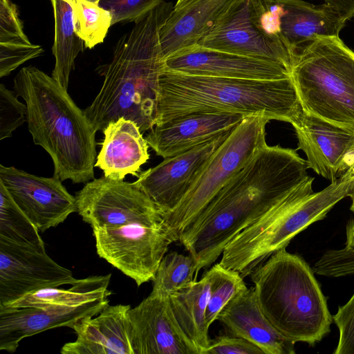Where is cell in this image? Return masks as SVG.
I'll return each mask as SVG.
<instances>
[{"label": "cell", "instance_id": "1", "mask_svg": "<svg viewBox=\"0 0 354 354\" xmlns=\"http://www.w3.org/2000/svg\"><path fill=\"white\" fill-rule=\"evenodd\" d=\"M296 150L265 144L179 235L196 260V275L222 254L226 245L283 200L309 176Z\"/></svg>", "mask_w": 354, "mask_h": 354}, {"label": "cell", "instance_id": "2", "mask_svg": "<svg viewBox=\"0 0 354 354\" xmlns=\"http://www.w3.org/2000/svg\"><path fill=\"white\" fill-rule=\"evenodd\" d=\"M174 6L164 1L136 21L116 43L111 61L96 69L103 84L84 110L96 131L121 117L135 122L142 133L155 126L164 69L159 32Z\"/></svg>", "mask_w": 354, "mask_h": 354}, {"label": "cell", "instance_id": "3", "mask_svg": "<svg viewBox=\"0 0 354 354\" xmlns=\"http://www.w3.org/2000/svg\"><path fill=\"white\" fill-rule=\"evenodd\" d=\"M14 89L26 104V122L33 142L53 160V176L73 183L94 179L96 131L67 89L32 66L18 72Z\"/></svg>", "mask_w": 354, "mask_h": 354}, {"label": "cell", "instance_id": "4", "mask_svg": "<svg viewBox=\"0 0 354 354\" xmlns=\"http://www.w3.org/2000/svg\"><path fill=\"white\" fill-rule=\"evenodd\" d=\"M192 113L262 115L294 125L304 113L292 77L252 80L189 75L164 69L156 124Z\"/></svg>", "mask_w": 354, "mask_h": 354}, {"label": "cell", "instance_id": "5", "mask_svg": "<svg viewBox=\"0 0 354 354\" xmlns=\"http://www.w3.org/2000/svg\"><path fill=\"white\" fill-rule=\"evenodd\" d=\"M314 274L304 259L283 248L250 274L262 312L295 343L314 345L330 332L333 322Z\"/></svg>", "mask_w": 354, "mask_h": 354}, {"label": "cell", "instance_id": "6", "mask_svg": "<svg viewBox=\"0 0 354 354\" xmlns=\"http://www.w3.org/2000/svg\"><path fill=\"white\" fill-rule=\"evenodd\" d=\"M309 176L256 222L225 247L220 263L244 278L312 223L323 219L342 199L354 191V178L342 176L314 193Z\"/></svg>", "mask_w": 354, "mask_h": 354}, {"label": "cell", "instance_id": "7", "mask_svg": "<svg viewBox=\"0 0 354 354\" xmlns=\"http://www.w3.org/2000/svg\"><path fill=\"white\" fill-rule=\"evenodd\" d=\"M291 77L304 112L354 132V51L317 36L293 56Z\"/></svg>", "mask_w": 354, "mask_h": 354}, {"label": "cell", "instance_id": "8", "mask_svg": "<svg viewBox=\"0 0 354 354\" xmlns=\"http://www.w3.org/2000/svg\"><path fill=\"white\" fill-rule=\"evenodd\" d=\"M269 121L262 115L245 116L212 154L178 205L165 214L178 238L228 180L266 144V126Z\"/></svg>", "mask_w": 354, "mask_h": 354}, {"label": "cell", "instance_id": "9", "mask_svg": "<svg viewBox=\"0 0 354 354\" xmlns=\"http://www.w3.org/2000/svg\"><path fill=\"white\" fill-rule=\"evenodd\" d=\"M98 256L138 286L153 281L159 264L174 242L178 241L167 221L129 223L93 230Z\"/></svg>", "mask_w": 354, "mask_h": 354}, {"label": "cell", "instance_id": "10", "mask_svg": "<svg viewBox=\"0 0 354 354\" xmlns=\"http://www.w3.org/2000/svg\"><path fill=\"white\" fill-rule=\"evenodd\" d=\"M77 212L93 230L129 223L166 221L150 198L134 183L104 176L87 182L75 194Z\"/></svg>", "mask_w": 354, "mask_h": 354}, {"label": "cell", "instance_id": "11", "mask_svg": "<svg viewBox=\"0 0 354 354\" xmlns=\"http://www.w3.org/2000/svg\"><path fill=\"white\" fill-rule=\"evenodd\" d=\"M264 1H239L198 44L205 48L277 62L291 71L290 53L280 39L268 35L261 21Z\"/></svg>", "mask_w": 354, "mask_h": 354}, {"label": "cell", "instance_id": "12", "mask_svg": "<svg viewBox=\"0 0 354 354\" xmlns=\"http://www.w3.org/2000/svg\"><path fill=\"white\" fill-rule=\"evenodd\" d=\"M79 279L57 263L46 250L0 240V305H7L32 291L73 285Z\"/></svg>", "mask_w": 354, "mask_h": 354}, {"label": "cell", "instance_id": "13", "mask_svg": "<svg viewBox=\"0 0 354 354\" xmlns=\"http://www.w3.org/2000/svg\"><path fill=\"white\" fill-rule=\"evenodd\" d=\"M55 177L37 176L14 167L0 165V183L41 232L55 227L77 212L72 196Z\"/></svg>", "mask_w": 354, "mask_h": 354}, {"label": "cell", "instance_id": "14", "mask_svg": "<svg viewBox=\"0 0 354 354\" xmlns=\"http://www.w3.org/2000/svg\"><path fill=\"white\" fill-rule=\"evenodd\" d=\"M230 133L164 158L156 167L140 171L134 183L162 212L170 213L183 200L202 169Z\"/></svg>", "mask_w": 354, "mask_h": 354}, {"label": "cell", "instance_id": "15", "mask_svg": "<svg viewBox=\"0 0 354 354\" xmlns=\"http://www.w3.org/2000/svg\"><path fill=\"white\" fill-rule=\"evenodd\" d=\"M165 69L196 75L281 80L291 77V71L277 62L205 48L196 44L164 59Z\"/></svg>", "mask_w": 354, "mask_h": 354}, {"label": "cell", "instance_id": "16", "mask_svg": "<svg viewBox=\"0 0 354 354\" xmlns=\"http://www.w3.org/2000/svg\"><path fill=\"white\" fill-rule=\"evenodd\" d=\"M133 354H200L178 325L169 298L149 295L128 311Z\"/></svg>", "mask_w": 354, "mask_h": 354}, {"label": "cell", "instance_id": "17", "mask_svg": "<svg viewBox=\"0 0 354 354\" xmlns=\"http://www.w3.org/2000/svg\"><path fill=\"white\" fill-rule=\"evenodd\" d=\"M292 126L308 168L331 183L346 172L354 153V132L304 111Z\"/></svg>", "mask_w": 354, "mask_h": 354}, {"label": "cell", "instance_id": "18", "mask_svg": "<svg viewBox=\"0 0 354 354\" xmlns=\"http://www.w3.org/2000/svg\"><path fill=\"white\" fill-rule=\"evenodd\" d=\"M109 302V297H104L71 307L0 305V350L12 353L25 337L58 327L73 328L80 320L96 315Z\"/></svg>", "mask_w": 354, "mask_h": 354}, {"label": "cell", "instance_id": "19", "mask_svg": "<svg viewBox=\"0 0 354 354\" xmlns=\"http://www.w3.org/2000/svg\"><path fill=\"white\" fill-rule=\"evenodd\" d=\"M244 117L236 113H192L155 125L145 139L156 155L166 158L231 132Z\"/></svg>", "mask_w": 354, "mask_h": 354}, {"label": "cell", "instance_id": "20", "mask_svg": "<svg viewBox=\"0 0 354 354\" xmlns=\"http://www.w3.org/2000/svg\"><path fill=\"white\" fill-rule=\"evenodd\" d=\"M226 330L260 348L264 354H295V342L281 334L262 312L254 287L235 295L218 315Z\"/></svg>", "mask_w": 354, "mask_h": 354}, {"label": "cell", "instance_id": "21", "mask_svg": "<svg viewBox=\"0 0 354 354\" xmlns=\"http://www.w3.org/2000/svg\"><path fill=\"white\" fill-rule=\"evenodd\" d=\"M130 305H106L72 328L77 339L66 343L62 354H133L128 311Z\"/></svg>", "mask_w": 354, "mask_h": 354}, {"label": "cell", "instance_id": "22", "mask_svg": "<svg viewBox=\"0 0 354 354\" xmlns=\"http://www.w3.org/2000/svg\"><path fill=\"white\" fill-rule=\"evenodd\" d=\"M239 1L192 0L174 8L159 32L164 59L198 44Z\"/></svg>", "mask_w": 354, "mask_h": 354}, {"label": "cell", "instance_id": "23", "mask_svg": "<svg viewBox=\"0 0 354 354\" xmlns=\"http://www.w3.org/2000/svg\"><path fill=\"white\" fill-rule=\"evenodd\" d=\"M95 167L105 177L124 180L127 175L138 176L149 158V145L137 124L121 117L107 124Z\"/></svg>", "mask_w": 354, "mask_h": 354}, {"label": "cell", "instance_id": "24", "mask_svg": "<svg viewBox=\"0 0 354 354\" xmlns=\"http://www.w3.org/2000/svg\"><path fill=\"white\" fill-rule=\"evenodd\" d=\"M282 8L281 39L294 55L317 36H339L346 20L333 8L303 0H275Z\"/></svg>", "mask_w": 354, "mask_h": 354}, {"label": "cell", "instance_id": "25", "mask_svg": "<svg viewBox=\"0 0 354 354\" xmlns=\"http://www.w3.org/2000/svg\"><path fill=\"white\" fill-rule=\"evenodd\" d=\"M212 275L209 269L198 281L169 297L174 315L182 330L204 354L210 345L206 309L209 297Z\"/></svg>", "mask_w": 354, "mask_h": 354}, {"label": "cell", "instance_id": "26", "mask_svg": "<svg viewBox=\"0 0 354 354\" xmlns=\"http://www.w3.org/2000/svg\"><path fill=\"white\" fill-rule=\"evenodd\" d=\"M111 274L91 276L79 281L68 289L58 287L32 291L3 306L21 307H71L109 297L108 289Z\"/></svg>", "mask_w": 354, "mask_h": 354}, {"label": "cell", "instance_id": "27", "mask_svg": "<svg viewBox=\"0 0 354 354\" xmlns=\"http://www.w3.org/2000/svg\"><path fill=\"white\" fill-rule=\"evenodd\" d=\"M54 15L55 37L52 48L55 59L52 77L68 89L75 59L84 50V42L74 31L73 11L66 0H50Z\"/></svg>", "mask_w": 354, "mask_h": 354}, {"label": "cell", "instance_id": "28", "mask_svg": "<svg viewBox=\"0 0 354 354\" xmlns=\"http://www.w3.org/2000/svg\"><path fill=\"white\" fill-rule=\"evenodd\" d=\"M39 232L0 183V240L44 250Z\"/></svg>", "mask_w": 354, "mask_h": 354}, {"label": "cell", "instance_id": "29", "mask_svg": "<svg viewBox=\"0 0 354 354\" xmlns=\"http://www.w3.org/2000/svg\"><path fill=\"white\" fill-rule=\"evenodd\" d=\"M196 262L191 254L184 255L177 252L166 253L161 260L153 281L152 296L169 298L184 289L194 281Z\"/></svg>", "mask_w": 354, "mask_h": 354}, {"label": "cell", "instance_id": "30", "mask_svg": "<svg viewBox=\"0 0 354 354\" xmlns=\"http://www.w3.org/2000/svg\"><path fill=\"white\" fill-rule=\"evenodd\" d=\"M73 11L74 31L84 44L91 49L103 42L112 26L110 12L100 3L88 0H66Z\"/></svg>", "mask_w": 354, "mask_h": 354}, {"label": "cell", "instance_id": "31", "mask_svg": "<svg viewBox=\"0 0 354 354\" xmlns=\"http://www.w3.org/2000/svg\"><path fill=\"white\" fill-rule=\"evenodd\" d=\"M212 280L206 309L209 326L216 320L225 306L238 293L248 288L243 277L238 272L223 266L220 263L209 269Z\"/></svg>", "mask_w": 354, "mask_h": 354}, {"label": "cell", "instance_id": "32", "mask_svg": "<svg viewBox=\"0 0 354 354\" xmlns=\"http://www.w3.org/2000/svg\"><path fill=\"white\" fill-rule=\"evenodd\" d=\"M35 45L24 32L17 6L10 0H0V50H28Z\"/></svg>", "mask_w": 354, "mask_h": 354}, {"label": "cell", "instance_id": "33", "mask_svg": "<svg viewBox=\"0 0 354 354\" xmlns=\"http://www.w3.org/2000/svg\"><path fill=\"white\" fill-rule=\"evenodd\" d=\"M26 104L15 93L0 84V140L12 136V132L26 122Z\"/></svg>", "mask_w": 354, "mask_h": 354}, {"label": "cell", "instance_id": "34", "mask_svg": "<svg viewBox=\"0 0 354 354\" xmlns=\"http://www.w3.org/2000/svg\"><path fill=\"white\" fill-rule=\"evenodd\" d=\"M165 0H101L100 6L112 17V25L136 22Z\"/></svg>", "mask_w": 354, "mask_h": 354}, {"label": "cell", "instance_id": "35", "mask_svg": "<svg viewBox=\"0 0 354 354\" xmlns=\"http://www.w3.org/2000/svg\"><path fill=\"white\" fill-rule=\"evenodd\" d=\"M339 333L335 354H354V293L350 299L338 308L333 316Z\"/></svg>", "mask_w": 354, "mask_h": 354}, {"label": "cell", "instance_id": "36", "mask_svg": "<svg viewBox=\"0 0 354 354\" xmlns=\"http://www.w3.org/2000/svg\"><path fill=\"white\" fill-rule=\"evenodd\" d=\"M204 354H264L248 340L232 334L222 335L211 339Z\"/></svg>", "mask_w": 354, "mask_h": 354}, {"label": "cell", "instance_id": "37", "mask_svg": "<svg viewBox=\"0 0 354 354\" xmlns=\"http://www.w3.org/2000/svg\"><path fill=\"white\" fill-rule=\"evenodd\" d=\"M336 10L346 21L354 17V0H324Z\"/></svg>", "mask_w": 354, "mask_h": 354}, {"label": "cell", "instance_id": "38", "mask_svg": "<svg viewBox=\"0 0 354 354\" xmlns=\"http://www.w3.org/2000/svg\"><path fill=\"white\" fill-rule=\"evenodd\" d=\"M345 246L348 248L354 247V217L349 221L346 225Z\"/></svg>", "mask_w": 354, "mask_h": 354}, {"label": "cell", "instance_id": "39", "mask_svg": "<svg viewBox=\"0 0 354 354\" xmlns=\"http://www.w3.org/2000/svg\"><path fill=\"white\" fill-rule=\"evenodd\" d=\"M343 176L350 178H354V153L350 166L346 172Z\"/></svg>", "mask_w": 354, "mask_h": 354}, {"label": "cell", "instance_id": "40", "mask_svg": "<svg viewBox=\"0 0 354 354\" xmlns=\"http://www.w3.org/2000/svg\"><path fill=\"white\" fill-rule=\"evenodd\" d=\"M192 0H177L176 4L174 6V8H179L183 6H185L186 3L189 2Z\"/></svg>", "mask_w": 354, "mask_h": 354}, {"label": "cell", "instance_id": "41", "mask_svg": "<svg viewBox=\"0 0 354 354\" xmlns=\"http://www.w3.org/2000/svg\"><path fill=\"white\" fill-rule=\"evenodd\" d=\"M351 198L352 203L350 207L351 210L354 213V191L349 195Z\"/></svg>", "mask_w": 354, "mask_h": 354}, {"label": "cell", "instance_id": "42", "mask_svg": "<svg viewBox=\"0 0 354 354\" xmlns=\"http://www.w3.org/2000/svg\"><path fill=\"white\" fill-rule=\"evenodd\" d=\"M88 1H93V2H95V3H100V1L101 0H88Z\"/></svg>", "mask_w": 354, "mask_h": 354}]
</instances>
